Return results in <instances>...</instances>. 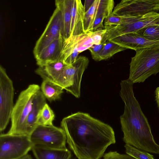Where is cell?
Masks as SVG:
<instances>
[{"mask_svg": "<svg viewBox=\"0 0 159 159\" xmlns=\"http://www.w3.org/2000/svg\"><path fill=\"white\" fill-rule=\"evenodd\" d=\"M34 146L29 136L1 134L0 159H20Z\"/></svg>", "mask_w": 159, "mask_h": 159, "instance_id": "6", "label": "cell"}, {"mask_svg": "<svg viewBox=\"0 0 159 159\" xmlns=\"http://www.w3.org/2000/svg\"><path fill=\"white\" fill-rule=\"evenodd\" d=\"M89 62L86 57L78 56L74 62L65 66L56 84L76 98H79L82 76Z\"/></svg>", "mask_w": 159, "mask_h": 159, "instance_id": "5", "label": "cell"}, {"mask_svg": "<svg viewBox=\"0 0 159 159\" xmlns=\"http://www.w3.org/2000/svg\"><path fill=\"white\" fill-rule=\"evenodd\" d=\"M61 125L78 159H100L107 148L116 142L111 127L87 113L71 114L63 118Z\"/></svg>", "mask_w": 159, "mask_h": 159, "instance_id": "1", "label": "cell"}, {"mask_svg": "<svg viewBox=\"0 0 159 159\" xmlns=\"http://www.w3.org/2000/svg\"><path fill=\"white\" fill-rule=\"evenodd\" d=\"M46 98L41 89L35 95L34 99L31 110L26 122L27 135L30 136L38 126V121L40 113L46 103Z\"/></svg>", "mask_w": 159, "mask_h": 159, "instance_id": "15", "label": "cell"}, {"mask_svg": "<svg viewBox=\"0 0 159 159\" xmlns=\"http://www.w3.org/2000/svg\"><path fill=\"white\" fill-rule=\"evenodd\" d=\"M106 32V30L104 28L99 29L93 32L90 31L91 36L93 41V44L98 45L101 44Z\"/></svg>", "mask_w": 159, "mask_h": 159, "instance_id": "29", "label": "cell"}, {"mask_svg": "<svg viewBox=\"0 0 159 159\" xmlns=\"http://www.w3.org/2000/svg\"><path fill=\"white\" fill-rule=\"evenodd\" d=\"M153 25H159L158 13L151 12L138 16L126 17L125 23L119 25L104 26V28L107 30L105 35L108 40Z\"/></svg>", "mask_w": 159, "mask_h": 159, "instance_id": "8", "label": "cell"}, {"mask_svg": "<svg viewBox=\"0 0 159 159\" xmlns=\"http://www.w3.org/2000/svg\"><path fill=\"white\" fill-rule=\"evenodd\" d=\"M94 0H85L84 7L85 9V12L87 11L89 9L92 5Z\"/></svg>", "mask_w": 159, "mask_h": 159, "instance_id": "32", "label": "cell"}, {"mask_svg": "<svg viewBox=\"0 0 159 159\" xmlns=\"http://www.w3.org/2000/svg\"><path fill=\"white\" fill-rule=\"evenodd\" d=\"M105 42H102L98 45H93L88 49L90 51L92 58L97 61L98 55L102 51L104 46Z\"/></svg>", "mask_w": 159, "mask_h": 159, "instance_id": "31", "label": "cell"}, {"mask_svg": "<svg viewBox=\"0 0 159 159\" xmlns=\"http://www.w3.org/2000/svg\"><path fill=\"white\" fill-rule=\"evenodd\" d=\"M103 159H136L127 154H120L116 151H110L104 154Z\"/></svg>", "mask_w": 159, "mask_h": 159, "instance_id": "30", "label": "cell"}, {"mask_svg": "<svg viewBox=\"0 0 159 159\" xmlns=\"http://www.w3.org/2000/svg\"><path fill=\"white\" fill-rule=\"evenodd\" d=\"M40 89L38 85L33 84L20 92L14 106L11 119V126L7 134L27 135V118L31 110L34 97Z\"/></svg>", "mask_w": 159, "mask_h": 159, "instance_id": "4", "label": "cell"}, {"mask_svg": "<svg viewBox=\"0 0 159 159\" xmlns=\"http://www.w3.org/2000/svg\"><path fill=\"white\" fill-rule=\"evenodd\" d=\"M134 32L150 40H159V25L148 26Z\"/></svg>", "mask_w": 159, "mask_h": 159, "instance_id": "24", "label": "cell"}, {"mask_svg": "<svg viewBox=\"0 0 159 159\" xmlns=\"http://www.w3.org/2000/svg\"><path fill=\"white\" fill-rule=\"evenodd\" d=\"M61 36L64 37L61 12L56 7L44 30L36 43L33 50L35 57L52 41Z\"/></svg>", "mask_w": 159, "mask_h": 159, "instance_id": "11", "label": "cell"}, {"mask_svg": "<svg viewBox=\"0 0 159 159\" xmlns=\"http://www.w3.org/2000/svg\"><path fill=\"white\" fill-rule=\"evenodd\" d=\"M65 39L61 36L54 40L35 57L39 66L60 59Z\"/></svg>", "mask_w": 159, "mask_h": 159, "instance_id": "13", "label": "cell"}, {"mask_svg": "<svg viewBox=\"0 0 159 159\" xmlns=\"http://www.w3.org/2000/svg\"><path fill=\"white\" fill-rule=\"evenodd\" d=\"M66 66L60 59L48 62L43 66H39L35 72L43 80H48L56 84Z\"/></svg>", "mask_w": 159, "mask_h": 159, "instance_id": "16", "label": "cell"}, {"mask_svg": "<svg viewBox=\"0 0 159 159\" xmlns=\"http://www.w3.org/2000/svg\"><path fill=\"white\" fill-rule=\"evenodd\" d=\"M120 96L125 104L123 114L120 117L126 144L139 150L159 154V145L152 135L147 119L134 96L133 84L128 79L120 83Z\"/></svg>", "mask_w": 159, "mask_h": 159, "instance_id": "2", "label": "cell"}, {"mask_svg": "<svg viewBox=\"0 0 159 159\" xmlns=\"http://www.w3.org/2000/svg\"><path fill=\"white\" fill-rule=\"evenodd\" d=\"M127 49L108 40L105 42L103 48L99 54L97 61L107 59L115 54Z\"/></svg>", "mask_w": 159, "mask_h": 159, "instance_id": "21", "label": "cell"}, {"mask_svg": "<svg viewBox=\"0 0 159 159\" xmlns=\"http://www.w3.org/2000/svg\"><path fill=\"white\" fill-rule=\"evenodd\" d=\"M155 99L159 110V87H157L155 91Z\"/></svg>", "mask_w": 159, "mask_h": 159, "instance_id": "33", "label": "cell"}, {"mask_svg": "<svg viewBox=\"0 0 159 159\" xmlns=\"http://www.w3.org/2000/svg\"><path fill=\"white\" fill-rule=\"evenodd\" d=\"M55 117L53 111L46 103L40 113L38 121V125H53L52 123Z\"/></svg>", "mask_w": 159, "mask_h": 159, "instance_id": "23", "label": "cell"}, {"mask_svg": "<svg viewBox=\"0 0 159 159\" xmlns=\"http://www.w3.org/2000/svg\"><path fill=\"white\" fill-rule=\"evenodd\" d=\"M72 0H56L55 5L61 10L63 20L64 34L65 39L70 36L71 9Z\"/></svg>", "mask_w": 159, "mask_h": 159, "instance_id": "19", "label": "cell"}, {"mask_svg": "<svg viewBox=\"0 0 159 159\" xmlns=\"http://www.w3.org/2000/svg\"><path fill=\"white\" fill-rule=\"evenodd\" d=\"M114 6V2L113 0H97L93 24L96 17L103 16L106 18L110 15L113 11Z\"/></svg>", "mask_w": 159, "mask_h": 159, "instance_id": "22", "label": "cell"}, {"mask_svg": "<svg viewBox=\"0 0 159 159\" xmlns=\"http://www.w3.org/2000/svg\"><path fill=\"white\" fill-rule=\"evenodd\" d=\"M32 150L36 159H72L71 152L67 148L55 149L34 145Z\"/></svg>", "mask_w": 159, "mask_h": 159, "instance_id": "17", "label": "cell"}, {"mask_svg": "<svg viewBox=\"0 0 159 159\" xmlns=\"http://www.w3.org/2000/svg\"><path fill=\"white\" fill-rule=\"evenodd\" d=\"M93 45V41L91 36L90 31L80 35L78 43V51L79 53L88 49Z\"/></svg>", "mask_w": 159, "mask_h": 159, "instance_id": "27", "label": "cell"}, {"mask_svg": "<svg viewBox=\"0 0 159 159\" xmlns=\"http://www.w3.org/2000/svg\"><path fill=\"white\" fill-rule=\"evenodd\" d=\"M124 147L126 153L136 159H154L153 156L147 152L127 144Z\"/></svg>", "mask_w": 159, "mask_h": 159, "instance_id": "26", "label": "cell"}, {"mask_svg": "<svg viewBox=\"0 0 159 159\" xmlns=\"http://www.w3.org/2000/svg\"><path fill=\"white\" fill-rule=\"evenodd\" d=\"M108 40L127 49L135 51L159 46V40H150L134 32L128 33Z\"/></svg>", "mask_w": 159, "mask_h": 159, "instance_id": "12", "label": "cell"}, {"mask_svg": "<svg viewBox=\"0 0 159 159\" xmlns=\"http://www.w3.org/2000/svg\"><path fill=\"white\" fill-rule=\"evenodd\" d=\"M151 12L159 13V0H122L114 7L112 14L135 17Z\"/></svg>", "mask_w": 159, "mask_h": 159, "instance_id": "10", "label": "cell"}, {"mask_svg": "<svg viewBox=\"0 0 159 159\" xmlns=\"http://www.w3.org/2000/svg\"><path fill=\"white\" fill-rule=\"evenodd\" d=\"M125 17L118 16L111 13L104 20V26L120 25L125 23Z\"/></svg>", "mask_w": 159, "mask_h": 159, "instance_id": "28", "label": "cell"}, {"mask_svg": "<svg viewBox=\"0 0 159 159\" xmlns=\"http://www.w3.org/2000/svg\"><path fill=\"white\" fill-rule=\"evenodd\" d=\"M80 35L70 36L65 39L60 59L66 65L74 62L78 57V43Z\"/></svg>", "mask_w": 159, "mask_h": 159, "instance_id": "18", "label": "cell"}, {"mask_svg": "<svg viewBox=\"0 0 159 159\" xmlns=\"http://www.w3.org/2000/svg\"><path fill=\"white\" fill-rule=\"evenodd\" d=\"M20 159H33L31 155L29 154H27Z\"/></svg>", "mask_w": 159, "mask_h": 159, "instance_id": "34", "label": "cell"}, {"mask_svg": "<svg viewBox=\"0 0 159 159\" xmlns=\"http://www.w3.org/2000/svg\"><path fill=\"white\" fill-rule=\"evenodd\" d=\"M40 89L46 98L50 102L59 99L63 92L62 87L47 80H43Z\"/></svg>", "mask_w": 159, "mask_h": 159, "instance_id": "20", "label": "cell"}, {"mask_svg": "<svg viewBox=\"0 0 159 159\" xmlns=\"http://www.w3.org/2000/svg\"><path fill=\"white\" fill-rule=\"evenodd\" d=\"M34 145L55 149L66 148V136L64 130L52 125H39L30 136Z\"/></svg>", "mask_w": 159, "mask_h": 159, "instance_id": "7", "label": "cell"}, {"mask_svg": "<svg viewBox=\"0 0 159 159\" xmlns=\"http://www.w3.org/2000/svg\"><path fill=\"white\" fill-rule=\"evenodd\" d=\"M97 2V0H94L92 6L85 12L84 20V28L85 33L90 31L92 29Z\"/></svg>", "mask_w": 159, "mask_h": 159, "instance_id": "25", "label": "cell"}, {"mask_svg": "<svg viewBox=\"0 0 159 159\" xmlns=\"http://www.w3.org/2000/svg\"><path fill=\"white\" fill-rule=\"evenodd\" d=\"M13 82L5 69L0 66V131L6 128L14 107Z\"/></svg>", "mask_w": 159, "mask_h": 159, "instance_id": "9", "label": "cell"}, {"mask_svg": "<svg viewBox=\"0 0 159 159\" xmlns=\"http://www.w3.org/2000/svg\"><path fill=\"white\" fill-rule=\"evenodd\" d=\"M135 51L129 64L128 79L133 84L143 83L151 75L159 72V46Z\"/></svg>", "mask_w": 159, "mask_h": 159, "instance_id": "3", "label": "cell"}, {"mask_svg": "<svg viewBox=\"0 0 159 159\" xmlns=\"http://www.w3.org/2000/svg\"><path fill=\"white\" fill-rule=\"evenodd\" d=\"M85 12L84 6L81 0H72L70 37L85 33L84 20Z\"/></svg>", "mask_w": 159, "mask_h": 159, "instance_id": "14", "label": "cell"}]
</instances>
